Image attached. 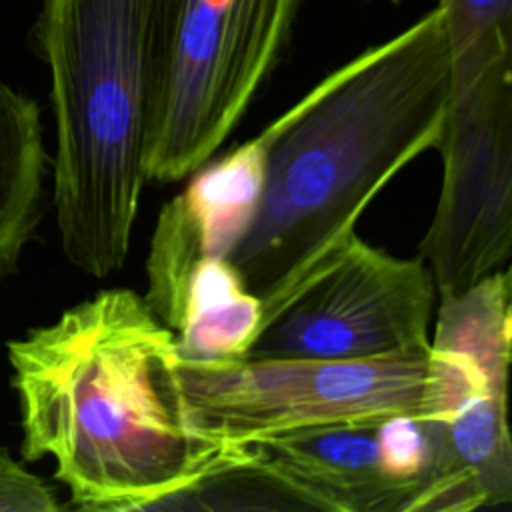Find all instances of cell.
Instances as JSON below:
<instances>
[{"label":"cell","mask_w":512,"mask_h":512,"mask_svg":"<svg viewBox=\"0 0 512 512\" xmlns=\"http://www.w3.org/2000/svg\"><path fill=\"white\" fill-rule=\"evenodd\" d=\"M388 2H392V4H398V2H400V0H388Z\"/></svg>","instance_id":"9a60e30c"},{"label":"cell","mask_w":512,"mask_h":512,"mask_svg":"<svg viewBox=\"0 0 512 512\" xmlns=\"http://www.w3.org/2000/svg\"><path fill=\"white\" fill-rule=\"evenodd\" d=\"M300 0H186L144 148L146 180L194 174L238 126L290 38Z\"/></svg>","instance_id":"8992f818"},{"label":"cell","mask_w":512,"mask_h":512,"mask_svg":"<svg viewBox=\"0 0 512 512\" xmlns=\"http://www.w3.org/2000/svg\"><path fill=\"white\" fill-rule=\"evenodd\" d=\"M424 412L432 446L426 484L412 512L512 506L510 354L500 274L438 296Z\"/></svg>","instance_id":"277c9868"},{"label":"cell","mask_w":512,"mask_h":512,"mask_svg":"<svg viewBox=\"0 0 512 512\" xmlns=\"http://www.w3.org/2000/svg\"><path fill=\"white\" fill-rule=\"evenodd\" d=\"M66 506L40 476L16 462L0 446V512H58Z\"/></svg>","instance_id":"4fadbf2b"},{"label":"cell","mask_w":512,"mask_h":512,"mask_svg":"<svg viewBox=\"0 0 512 512\" xmlns=\"http://www.w3.org/2000/svg\"><path fill=\"white\" fill-rule=\"evenodd\" d=\"M436 280L358 234L262 316L246 356L362 360L428 346Z\"/></svg>","instance_id":"52a82bcc"},{"label":"cell","mask_w":512,"mask_h":512,"mask_svg":"<svg viewBox=\"0 0 512 512\" xmlns=\"http://www.w3.org/2000/svg\"><path fill=\"white\" fill-rule=\"evenodd\" d=\"M250 444L326 512H412L432 464L416 416L332 422Z\"/></svg>","instance_id":"9c48e42d"},{"label":"cell","mask_w":512,"mask_h":512,"mask_svg":"<svg viewBox=\"0 0 512 512\" xmlns=\"http://www.w3.org/2000/svg\"><path fill=\"white\" fill-rule=\"evenodd\" d=\"M448 92L436 6L330 72L256 136L260 198L226 260L262 316L356 234L366 206L406 164L434 148Z\"/></svg>","instance_id":"6da1fadb"},{"label":"cell","mask_w":512,"mask_h":512,"mask_svg":"<svg viewBox=\"0 0 512 512\" xmlns=\"http://www.w3.org/2000/svg\"><path fill=\"white\" fill-rule=\"evenodd\" d=\"M500 278H502V290H504V326H506V338H508V354L512 362V260L500 272Z\"/></svg>","instance_id":"5bb4252c"},{"label":"cell","mask_w":512,"mask_h":512,"mask_svg":"<svg viewBox=\"0 0 512 512\" xmlns=\"http://www.w3.org/2000/svg\"><path fill=\"white\" fill-rule=\"evenodd\" d=\"M144 300L188 360L244 358L262 322V302L226 258L196 260L174 284Z\"/></svg>","instance_id":"30bf717a"},{"label":"cell","mask_w":512,"mask_h":512,"mask_svg":"<svg viewBox=\"0 0 512 512\" xmlns=\"http://www.w3.org/2000/svg\"><path fill=\"white\" fill-rule=\"evenodd\" d=\"M430 344L362 360L178 356L186 422L210 446L250 444L302 428L420 416Z\"/></svg>","instance_id":"5b68a950"},{"label":"cell","mask_w":512,"mask_h":512,"mask_svg":"<svg viewBox=\"0 0 512 512\" xmlns=\"http://www.w3.org/2000/svg\"><path fill=\"white\" fill-rule=\"evenodd\" d=\"M434 148L442 184L420 258L454 296L512 260V70L450 80Z\"/></svg>","instance_id":"ba28073f"},{"label":"cell","mask_w":512,"mask_h":512,"mask_svg":"<svg viewBox=\"0 0 512 512\" xmlns=\"http://www.w3.org/2000/svg\"><path fill=\"white\" fill-rule=\"evenodd\" d=\"M46 172L38 102L0 82V278L16 266L40 222Z\"/></svg>","instance_id":"8fae6325"},{"label":"cell","mask_w":512,"mask_h":512,"mask_svg":"<svg viewBox=\"0 0 512 512\" xmlns=\"http://www.w3.org/2000/svg\"><path fill=\"white\" fill-rule=\"evenodd\" d=\"M186 0H44L36 26L56 124L52 200L66 258L120 270L140 204L146 132Z\"/></svg>","instance_id":"3957f363"},{"label":"cell","mask_w":512,"mask_h":512,"mask_svg":"<svg viewBox=\"0 0 512 512\" xmlns=\"http://www.w3.org/2000/svg\"><path fill=\"white\" fill-rule=\"evenodd\" d=\"M148 510H324L302 484L274 466L254 444L224 446L182 488Z\"/></svg>","instance_id":"7c38bea8"},{"label":"cell","mask_w":512,"mask_h":512,"mask_svg":"<svg viewBox=\"0 0 512 512\" xmlns=\"http://www.w3.org/2000/svg\"><path fill=\"white\" fill-rule=\"evenodd\" d=\"M172 330L128 288L8 342L22 456H52L80 510H148L224 446L194 438Z\"/></svg>","instance_id":"7a4b0ae2"}]
</instances>
